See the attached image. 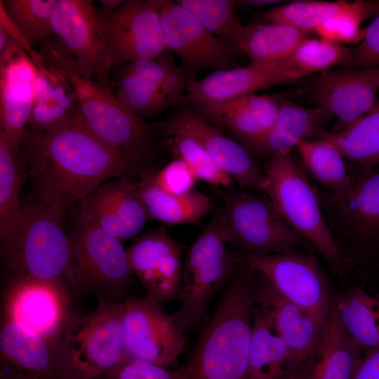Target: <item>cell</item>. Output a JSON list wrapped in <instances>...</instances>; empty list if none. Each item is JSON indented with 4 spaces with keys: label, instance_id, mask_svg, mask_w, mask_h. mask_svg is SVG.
Segmentation results:
<instances>
[{
    "label": "cell",
    "instance_id": "cell-1",
    "mask_svg": "<svg viewBox=\"0 0 379 379\" xmlns=\"http://www.w3.org/2000/svg\"><path fill=\"white\" fill-rule=\"evenodd\" d=\"M18 154L35 194L65 215L76 201L112 178L145 171L109 147L79 121L46 133L26 129Z\"/></svg>",
    "mask_w": 379,
    "mask_h": 379
},
{
    "label": "cell",
    "instance_id": "cell-2",
    "mask_svg": "<svg viewBox=\"0 0 379 379\" xmlns=\"http://www.w3.org/2000/svg\"><path fill=\"white\" fill-rule=\"evenodd\" d=\"M255 271L237 261L213 314L172 379H249Z\"/></svg>",
    "mask_w": 379,
    "mask_h": 379
},
{
    "label": "cell",
    "instance_id": "cell-3",
    "mask_svg": "<svg viewBox=\"0 0 379 379\" xmlns=\"http://www.w3.org/2000/svg\"><path fill=\"white\" fill-rule=\"evenodd\" d=\"M37 52L72 86L79 122L105 145L145 168L155 133L154 126L126 108L117 95L93 77L55 37L43 41Z\"/></svg>",
    "mask_w": 379,
    "mask_h": 379
},
{
    "label": "cell",
    "instance_id": "cell-4",
    "mask_svg": "<svg viewBox=\"0 0 379 379\" xmlns=\"http://www.w3.org/2000/svg\"><path fill=\"white\" fill-rule=\"evenodd\" d=\"M122 302H98L90 312L70 307L49 343L58 379H98L128 358Z\"/></svg>",
    "mask_w": 379,
    "mask_h": 379
},
{
    "label": "cell",
    "instance_id": "cell-5",
    "mask_svg": "<svg viewBox=\"0 0 379 379\" xmlns=\"http://www.w3.org/2000/svg\"><path fill=\"white\" fill-rule=\"evenodd\" d=\"M65 215L35 194L22 201L16 232L1 244L7 283L29 279L67 287L70 246Z\"/></svg>",
    "mask_w": 379,
    "mask_h": 379
},
{
    "label": "cell",
    "instance_id": "cell-6",
    "mask_svg": "<svg viewBox=\"0 0 379 379\" xmlns=\"http://www.w3.org/2000/svg\"><path fill=\"white\" fill-rule=\"evenodd\" d=\"M263 173L262 192L269 197L283 220L324 257L335 274H342L351 269V261L327 224L319 193L289 153L270 158Z\"/></svg>",
    "mask_w": 379,
    "mask_h": 379
},
{
    "label": "cell",
    "instance_id": "cell-7",
    "mask_svg": "<svg viewBox=\"0 0 379 379\" xmlns=\"http://www.w3.org/2000/svg\"><path fill=\"white\" fill-rule=\"evenodd\" d=\"M68 235L66 284L72 295L91 297L98 302H123L135 277L122 241L79 215Z\"/></svg>",
    "mask_w": 379,
    "mask_h": 379
},
{
    "label": "cell",
    "instance_id": "cell-8",
    "mask_svg": "<svg viewBox=\"0 0 379 379\" xmlns=\"http://www.w3.org/2000/svg\"><path fill=\"white\" fill-rule=\"evenodd\" d=\"M228 246L220 207L190 245L184 260L180 306L171 314L185 334L201 322L215 295L232 275L237 260Z\"/></svg>",
    "mask_w": 379,
    "mask_h": 379
},
{
    "label": "cell",
    "instance_id": "cell-9",
    "mask_svg": "<svg viewBox=\"0 0 379 379\" xmlns=\"http://www.w3.org/2000/svg\"><path fill=\"white\" fill-rule=\"evenodd\" d=\"M351 175L345 190L319 196L331 232L353 267L379 255V167Z\"/></svg>",
    "mask_w": 379,
    "mask_h": 379
},
{
    "label": "cell",
    "instance_id": "cell-10",
    "mask_svg": "<svg viewBox=\"0 0 379 379\" xmlns=\"http://www.w3.org/2000/svg\"><path fill=\"white\" fill-rule=\"evenodd\" d=\"M219 194L229 246L239 253L270 255L297 248L314 249L283 220L264 192L230 188Z\"/></svg>",
    "mask_w": 379,
    "mask_h": 379
},
{
    "label": "cell",
    "instance_id": "cell-11",
    "mask_svg": "<svg viewBox=\"0 0 379 379\" xmlns=\"http://www.w3.org/2000/svg\"><path fill=\"white\" fill-rule=\"evenodd\" d=\"M235 257L327 328L332 304L328 281L314 256L292 248L270 255L235 253Z\"/></svg>",
    "mask_w": 379,
    "mask_h": 379
},
{
    "label": "cell",
    "instance_id": "cell-12",
    "mask_svg": "<svg viewBox=\"0 0 379 379\" xmlns=\"http://www.w3.org/2000/svg\"><path fill=\"white\" fill-rule=\"evenodd\" d=\"M122 326L128 357L164 367L173 365L187 345L185 333L162 303L145 295L122 302Z\"/></svg>",
    "mask_w": 379,
    "mask_h": 379
},
{
    "label": "cell",
    "instance_id": "cell-13",
    "mask_svg": "<svg viewBox=\"0 0 379 379\" xmlns=\"http://www.w3.org/2000/svg\"><path fill=\"white\" fill-rule=\"evenodd\" d=\"M51 24L60 44L112 91L114 67L98 8L91 0H56Z\"/></svg>",
    "mask_w": 379,
    "mask_h": 379
},
{
    "label": "cell",
    "instance_id": "cell-14",
    "mask_svg": "<svg viewBox=\"0 0 379 379\" xmlns=\"http://www.w3.org/2000/svg\"><path fill=\"white\" fill-rule=\"evenodd\" d=\"M166 49L178 55L187 78L208 69H225L234 64V53L177 1L154 0Z\"/></svg>",
    "mask_w": 379,
    "mask_h": 379
},
{
    "label": "cell",
    "instance_id": "cell-15",
    "mask_svg": "<svg viewBox=\"0 0 379 379\" xmlns=\"http://www.w3.org/2000/svg\"><path fill=\"white\" fill-rule=\"evenodd\" d=\"M253 293L255 304L269 317L286 344L296 372H313L324 351L327 328L284 298L255 271Z\"/></svg>",
    "mask_w": 379,
    "mask_h": 379
},
{
    "label": "cell",
    "instance_id": "cell-16",
    "mask_svg": "<svg viewBox=\"0 0 379 379\" xmlns=\"http://www.w3.org/2000/svg\"><path fill=\"white\" fill-rule=\"evenodd\" d=\"M114 70L130 62L154 59L166 50L154 0H126L101 17Z\"/></svg>",
    "mask_w": 379,
    "mask_h": 379
},
{
    "label": "cell",
    "instance_id": "cell-17",
    "mask_svg": "<svg viewBox=\"0 0 379 379\" xmlns=\"http://www.w3.org/2000/svg\"><path fill=\"white\" fill-rule=\"evenodd\" d=\"M133 239L127 248L129 265L146 295L161 303L179 301L184 245L171 236L164 225Z\"/></svg>",
    "mask_w": 379,
    "mask_h": 379
},
{
    "label": "cell",
    "instance_id": "cell-18",
    "mask_svg": "<svg viewBox=\"0 0 379 379\" xmlns=\"http://www.w3.org/2000/svg\"><path fill=\"white\" fill-rule=\"evenodd\" d=\"M318 107L338 117L340 132L357 121L376 102L379 90V67H346L328 70L305 78L304 86Z\"/></svg>",
    "mask_w": 379,
    "mask_h": 379
},
{
    "label": "cell",
    "instance_id": "cell-19",
    "mask_svg": "<svg viewBox=\"0 0 379 379\" xmlns=\"http://www.w3.org/2000/svg\"><path fill=\"white\" fill-rule=\"evenodd\" d=\"M163 135L184 134L197 140L243 190L262 192L265 177L239 142L224 135L198 113L182 107L154 126Z\"/></svg>",
    "mask_w": 379,
    "mask_h": 379
},
{
    "label": "cell",
    "instance_id": "cell-20",
    "mask_svg": "<svg viewBox=\"0 0 379 379\" xmlns=\"http://www.w3.org/2000/svg\"><path fill=\"white\" fill-rule=\"evenodd\" d=\"M133 178L121 176L92 190L79 202L77 215L121 241L139 235L149 220Z\"/></svg>",
    "mask_w": 379,
    "mask_h": 379
},
{
    "label": "cell",
    "instance_id": "cell-21",
    "mask_svg": "<svg viewBox=\"0 0 379 379\" xmlns=\"http://www.w3.org/2000/svg\"><path fill=\"white\" fill-rule=\"evenodd\" d=\"M36 67L13 38L0 56V135L18 153L34 102Z\"/></svg>",
    "mask_w": 379,
    "mask_h": 379
},
{
    "label": "cell",
    "instance_id": "cell-22",
    "mask_svg": "<svg viewBox=\"0 0 379 379\" xmlns=\"http://www.w3.org/2000/svg\"><path fill=\"white\" fill-rule=\"evenodd\" d=\"M67 287L25 279L8 283L4 314L48 341L59 330L70 307Z\"/></svg>",
    "mask_w": 379,
    "mask_h": 379
},
{
    "label": "cell",
    "instance_id": "cell-23",
    "mask_svg": "<svg viewBox=\"0 0 379 379\" xmlns=\"http://www.w3.org/2000/svg\"><path fill=\"white\" fill-rule=\"evenodd\" d=\"M298 80L283 61L274 64L251 62L245 67L217 70L201 79L187 78L184 104L223 102Z\"/></svg>",
    "mask_w": 379,
    "mask_h": 379
},
{
    "label": "cell",
    "instance_id": "cell-24",
    "mask_svg": "<svg viewBox=\"0 0 379 379\" xmlns=\"http://www.w3.org/2000/svg\"><path fill=\"white\" fill-rule=\"evenodd\" d=\"M27 53L34 63L36 74L34 102L26 129L46 133L77 124L78 107L70 84L37 51L32 48Z\"/></svg>",
    "mask_w": 379,
    "mask_h": 379
},
{
    "label": "cell",
    "instance_id": "cell-25",
    "mask_svg": "<svg viewBox=\"0 0 379 379\" xmlns=\"http://www.w3.org/2000/svg\"><path fill=\"white\" fill-rule=\"evenodd\" d=\"M1 379H58L48 341L3 316L0 330Z\"/></svg>",
    "mask_w": 379,
    "mask_h": 379
},
{
    "label": "cell",
    "instance_id": "cell-26",
    "mask_svg": "<svg viewBox=\"0 0 379 379\" xmlns=\"http://www.w3.org/2000/svg\"><path fill=\"white\" fill-rule=\"evenodd\" d=\"M279 95H244L229 101L196 105L197 113L230 132L246 148L272 127L279 110Z\"/></svg>",
    "mask_w": 379,
    "mask_h": 379
},
{
    "label": "cell",
    "instance_id": "cell-27",
    "mask_svg": "<svg viewBox=\"0 0 379 379\" xmlns=\"http://www.w3.org/2000/svg\"><path fill=\"white\" fill-rule=\"evenodd\" d=\"M279 110L270 130L246 148L270 159L290 153L302 140L319 135L332 116L326 110L305 107L279 95Z\"/></svg>",
    "mask_w": 379,
    "mask_h": 379
},
{
    "label": "cell",
    "instance_id": "cell-28",
    "mask_svg": "<svg viewBox=\"0 0 379 379\" xmlns=\"http://www.w3.org/2000/svg\"><path fill=\"white\" fill-rule=\"evenodd\" d=\"M248 372L249 379H289L298 373L286 344L269 317L256 304L253 312Z\"/></svg>",
    "mask_w": 379,
    "mask_h": 379
},
{
    "label": "cell",
    "instance_id": "cell-29",
    "mask_svg": "<svg viewBox=\"0 0 379 379\" xmlns=\"http://www.w3.org/2000/svg\"><path fill=\"white\" fill-rule=\"evenodd\" d=\"M139 177L138 190L149 220L164 225L197 224L214 209L213 200L203 192L194 190L185 195H172L152 182L148 169Z\"/></svg>",
    "mask_w": 379,
    "mask_h": 379
},
{
    "label": "cell",
    "instance_id": "cell-30",
    "mask_svg": "<svg viewBox=\"0 0 379 379\" xmlns=\"http://www.w3.org/2000/svg\"><path fill=\"white\" fill-rule=\"evenodd\" d=\"M313 32L274 22L246 25L239 51L246 53L252 62L278 63L287 58Z\"/></svg>",
    "mask_w": 379,
    "mask_h": 379
},
{
    "label": "cell",
    "instance_id": "cell-31",
    "mask_svg": "<svg viewBox=\"0 0 379 379\" xmlns=\"http://www.w3.org/2000/svg\"><path fill=\"white\" fill-rule=\"evenodd\" d=\"M350 336L362 350L379 349V300L352 288L332 302Z\"/></svg>",
    "mask_w": 379,
    "mask_h": 379
},
{
    "label": "cell",
    "instance_id": "cell-32",
    "mask_svg": "<svg viewBox=\"0 0 379 379\" xmlns=\"http://www.w3.org/2000/svg\"><path fill=\"white\" fill-rule=\"evenodd\" d=\"M319 138L331 140L345 159L361 169L379 166V99L369 112L345 129L338 133L324 131Z\"/></svg>",
    "mask_w": 379,
    "mask_h": 379
},
{
    "label": "cell",
    "instance_id": "cell-33",
    "mask_svg": "<svg viewBox=\"0 0 379 379\" xmlns=\"http://www.w3.org/2000/svg\"><path fill=\"white\" fill-rule=\"evenodd\" d=\"M27 173L18 153L0 135V241L16 232L22 215V186Z\"/></svg>",
    "mask_w": 379,
    "mask_h": 379
},
{
    "label": "cell",
    "instance_id": "cell-34",
    "mask_svg": "<svg viewBox=\"0 0 379 379\" xmlns=\"http://www.w3.org/2000/svg\"><path fill=\"white\" fill-rule=\"evenodd\" d=\"M361 351L331 305L324 351L314 369V379H352L361 359Z\"/></svg>",
    "mask_w": 379,
    "mask_h": 379
},
{
    "label": "cell",
    "instance_id": "cell-35",
    "mask_svg": "<svg viewBox=\"0 0 379 379\" xmlns=\"http://www.w3.org/2000/svg\"><path fill=\"white\" fill-rule=\"evenodd\" d=\"M310 174L331 192L347 189L352 180L341 152L329 140H302L296 146Z\"/></svg>",
    "mask_w": 379,
    "mask_h": 379
},
{
    "label": "cell",
    "instance_id": "cell-36",
    "mask_svg": "<svg viewBox=\"0 0 379 379\" xmlns=\"http://www.w3.org/2000/svg\"><path fill=\"white\" fill-rule=\"evenodd\" d=\"M353 51L328 39L308 37L283 62L301 79L338 65L349 67Z\"/></svg>",
    "mask_w": 379,
    "mask_h": 379
},
{
    "label": "cell",
    "instance_id": "cell-37",
    "mask_svg": "<svg viewBox=\"0 0 379 379\" xmlns=\"http://www.w3.org/2000/svg\"><path fill=\"white\" fill-rule=\"evenodd\" d=\"M209 32L223 41L233 53L239 51L246 25L239 20L233 0H179Z\"/></svg>",
    "mask_w": 379,
    "mask_h": 379
},
{
    "label": "cell",
    "instance_id": "cell-38",
    "mask_svg": "<svg viewBox=\"0 0 379 379\" xmlns=\"http://www.w3.org/2000/svg\"><path fill=\"white\" fill-rule=\"evenodd\" d=\"M56 0H1L0 6L19 34L18 43L27 51L52 37V13Z\"/></svg>",
    "mask_w": 379,
    "mask_h": 379
},
{
    "label": "cell",
    "instance_id": "cell-39",
    "mask_svg": "<svg viewBox=\"0 0 379 379\" xmlns=\"http://www.w3.org/2000/svg\"><path fill=\"white\" fill-rule=\"evenodd\" d=\"M114 70L112 81L116 86L117 98L126 108L139 116H154L171 106L184 103L182 98L167 93L121 68Z\"/></svg>",
    "mask_w": 379,
    "mask_h": 379
},
{
    "label": "cell",
    "instance_id": "cell-40",
    "mask_svg": "<svg viewBox=\"0 0 379 379\" xmlns=\"http://www.w3.org/2000/svg\"><path fill=\"white\" fill-rule=\"evenodd\" d=\"M359 0L295 1L271 8L262 15L268 22L287 24L298 29L314 32V29L333 17L354 9Z\"/></svg>",
    "mask_w": 379,
    "mask_h": 379
},
{
    "label": "cell",
    "instance_id": "cell-41",
    "mask_svg": "<svg viewBox=\"0 0 379 379\" xmlns=\"http://www.w3.org/2000/svg\"><path fill=\"white\" fill-rule=\"evenodd\" d=\"M164 144L175 157L182 159L198 180L213 186L232 188L233 179L224 171L194 138L184 134L163 135Z\"/></svg>",
    "mask_w": 379,
    "mask_h": 379
},
{
    "label": "cell",
    "instance_id": "cell-42",
    "mask_svg": "<svg viewBox=\"0 0 379 379\" xmlns=\"http://www.w3.org/2000/svg\"><path fill=\"white\" fill-rule=\"evenodd\" d=\"M119 68L167 93L185 98L186 71L166 55L134 61Z\"/></svg>",
    "mask_w": 379,
    "mask_h": 379
},
{
    "label": "cell",
    "instance_id": "cell-43",
    "mask_svg": "<svg viewBox=\"0 0 379 379\" xmlns=\"http://www.w3.org/2000/svg\"><path fill=\"white\" fill-rule=\"evenodd\" d=\"M378 13L379 1L359 0L356 8L326 20L314 32L321 38L343 45L360 43L366 32V27H360L361 22Z\"/></svg>",
    "mask_w": 379,
    "mask_h": 379
},
{
    "label": "cell",
    "instance_id": "cell-44",
    "mask_svg": "<svg viewBox=\"0 0 379 379\" xmlns=\"http://www.w3.org/2000/svg\"><path fill=\"white\" fill-rule=\"evenodd\" d=\"M152 182L164 192L172 195H185L194 191L198 179L179 157H175L161 170L148 169Z\"/></svg>",
    "mask_w": 379,
    "mask_h": 379
},
{
    "label": "cell",
    "instance_id": "cell-45",
    "mask_svg": "<svg viewBox=\"0 0 379 379\" xmlns=\"http://www.w3.org/2000/svg\"><path fill=\"white\" fill-rule=\"evenodd\" d=\"M100 378L104 379H172V375L171 371L167 370L164 366L128 357Z\"/></svg>",
    "mask_w": 379,
    "mask_h": 379
},
{
    "label": "cell",
    "instance_id": "cell-46",
    "mask_svg": "<svg viewBox=\"0 0 379 379\" xmlns=\"http://www.w3.org/2000/svg\"><path fill=\"white\" fill-rule=\"evenodd\" d=\"M366 29L365 37L354 49L349 67L363 69L379 67V13Z\"/></svg>",
    "mask_w": 379,
    "mask_h": 379
},
{
    "label": "cell",
    "instance_id": "cell-47",
    "mask_svg": "<svg viewBox=\"0 0 379 379\" xmlns=\"http://www.w3.org/2000/svg\"><path fill=\"white\" fill-rule=\"evenodd\" d=\"M352 379H379V349L366 351Z\"/></svg>",
    "mask_w": 379,
    "mask_h": 379
},
{
    "label": "cell",
    "instance_id": "cell-48",
    "mask_svg": "<svg viewBox=\"0 0 379 379\" xmlns=\"http://www.w3.org/2000/svg\"><path fill=\"white\" fill-rule=\"evenodd\" d=\"M124 1L121 0H100L98 11L100 16L107 15L116 10Z\"/></svg>",
    "mask_w": 379,
    "mask_h": 379
},
{
    "label": "cell",
    "instance_id": "cell-49",
    "mask_svg": "<svg viewBox=\"0 0 379 379\" xmlns=\"http://www.w3.org/2000/svg\"><path fill=\"white\" fill-rule=\"evenodd\" d=\"M279 1L274 0H243L237 1V6L242 5L253 7H265L279 3Z\"/></svg>",
    "mask_w": 379,
    "mask_h": 379
},
{
    "label": "cell",
    "instance_id": "cell-50",
    "mask_svg": "<svg viewBox=\"0 0 379 379\" xmlns=\"http://www.w3.org/2000/svg\"><path fill=\"white\" fill-rule=\"evenodd\" d=\"M12 37L8 32L0 27V56L3 55L9 45Z\"/></svg>",
    "mask_w": 379,
    "mask_h": 379
},
{
    "label": "cell",
    "instance_id": "cell-51",
    "mask_svg": "<svg viewBox=\"0 0 379 379\" xmlns=\"http://www.w3.org/2000/svg\"><path fill=\"white\" fill-rule=\"evenodd\" d=\"M314 371L309 373H295L289 379H314Z\"/></svg>",
    "mask_w": 379,
    "mask_h": 379
},
{
    "label": "cell",
    "instance_id": "cell-52",
    "mask_svg": "<svg viewBox=\"0 0 379 379\" xmlns=\"http://www.w3.org/2000/svg\"><path fill=\"white\" fill-rule=\"evenodd\" d=\"M98 379H104V378H98Z\"/></svg>",
    "mask_w": 379,
    "mask_h": 379
}]
</instances>
